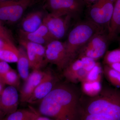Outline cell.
<instances>
[{"label":"cell","mask_w":120,"mask_h":120,"mask_svg":"<svg viewBox=\"0 0 120 120\" xmlns=\"http://www.w3.org/2000/svg\"><path fill=\"white\" fill-rule=\"evenodd\" d=\"M84 112L104 114L114 120H120V90L112 88L102 90L89 102Z\"/></svg>","instance_id":"cell-1"},{"label":"cell","mask_w":120,"mask_h":120,"mask_svg":"<svg viewBox=\"0 0 120 120\" xmlns=\"http://www.w3.org/2000/svg\"><path fill=\"white\" fill-rule=\"evenodd\" d=\"M102 30L107 31L87 19L76 24L64 42L71 62L75 59L80 50L90 39Z\"/></svg>","instance_id":"cell-2"},{"label":"cell","mask_w":120,"mask_h":120,"mask_svg":"<svg viewBox=\"0 0 120 120\" xmlns=\"http://www.w3.org/2000/svg\"><path fill=\"white\" fill-rule=\"evenodd\" d=\"M47 95L59 104L68 120H80L82 114L80 113L77 97L68 86L54 87Z\"/></svg>","instance_id":"cell-3"},{"label":"cell","mask_w":120,"mask_h":120,"mask_svg":"<svg viewBox=\"0 0 120 120\" xmlns=\"http://www.w3.org/2000/svg\"><path fill=\"white\" fill-rule=\"evenodd\" d=\"M86 6L82 0H44L43 8L54 15H68L75 19L79 17Z\"/></svg>","instance_id":"cell-4"},{"label":"cell","mask_w":120,"mask_h":120,"mask_svg":"<svg viewBox=\"0 0 120 120\" xmlns=\"http://www.w3.org/2000/svg\"><path fill=\"white\" fill-rule=\"evenodd\" d=\"M114 4V0H98L88 7L87 19L108 31Z\"/></svg>","instance_id":"cell-5"},{"label":"cell","mask_w":120,"mask_h":120,"mask_svg":"<svg viewBox=\"0 0 120 120\" xmlns=\"http://www.w3.org/2000/svg\"><path fill=\"white\" fill-rule=\"evenodd\" d=\"M38 0H0V20L10 23L19 21L28 8Z\"/></svg>","instance_id":"cell-6"},{"label":"cell","mask_w":120,"mask_h":120,"mask_svg":"<svg viewBox=\"0 0 120 120\" xmlns=\"http://www.w3.org/2000/svg\"><path fill=\"white\" fill-rule=\"evenodd\" d=\"M109 41L108 31H99L94 35L82 47L78 54L79 57H87L97 61L106 53Z\"/></svg>","instance_id":"cell-7"},{"label":"cell","mask_w":120,"mask_h":120,"mask_svg":"<svg viewBox=\"0 0 120 120\" xmlns=\"http://www.w3.org/2000/svg\"><path fill=\"white\" fill-rule=\"evenodd\" d=\"M45 61L55 65L60 71H63L71 62L65 42L53 40L45 46Z\"/></svg>","instance_id":"cell-8"},{"label":"cell","mask_w":120,"mask_h":120,"mask_svg":"<svg viewBox=\"0 0 120 120\" xmlns=\"http://www.w3.org/2000/svg\"><path fill=\"white\" fill-rule=\"evenodd\" d=\"M73 18L68 15L58 16L46 13L43 23L54 40H60L67 34Z\"/></svg>","instance_id":"cell-9"},{"label":"cell","mask_w":120,"mask_h":120,"mask_svg":"<svg viewBox=\"0 0 120 120\" xmlns=\"http://www.w3.org/2000/svg\"><path fill=\"white\" fill-rule=\"evenodd\" d=\"M20 45L26 50L30 68L34 70H40L46 64L45 46L43 45L19 39Z\"/></svg>","instance_id":"cell-10"},{"label":"cell","mask_w":120,"mask_h":120,"mask_svg":"<svg viewBox=\"0 0 120 120\" xmlns=\"http://www.w3.org/2000/svg\"><path fill=\"white\" fill-rule=\"evenodd\" d=\"M19 95L15 87L9 86L0 95V119H4L17 110Z\"/></svg>","instance_id":"cell-11"},{"label":"cell","mask_w":120,"mask_h":120,"mask_svg":"<svg viewBox=\"0 0 120 120\" xmlns=\"http://www.w3.org/2000/svg\"><path fill=\"white\" fill-rule=\"evenodd\" d=\"M40 102L38 112L41 115L53 120H68L59 104L48 95Z\"/></svg>","instance_id":"cell-12"},{"label":"cell","mask_w":120,"mask_h":120,"mask_svg":"<svg viewBox=\"0 0 120 120\" xmlns=\"http://www.w3.org/2000/svg\"><path fill=\"white\" fill-rule=\"evenodd\" d=\"M54 87L53 75L50 71L45 72L40 83L35 88L27 103L34 104L41 101Z\"/></svg>","instance_id":"cell-13"},{"label":"cell","mask_w":120,"mask_h":120,"mask_svg":"<svg viewBox=\"0 0 120 120\" xmlns=\"http://www.w3.org/2000/svg\"><path fill=\"white\" fill-rule=\"evenodd\" d=\"M45 72L41 70H34L30 73L20 91V101L27 102L44 76Z\"/></svg>","instance_id":"cell-14"},{"label":"cell","mask_w":120,"mask_h":120,"mask_svg":"<svg viewBox=\"0 0 120 120\" xmlns=\"http://www.w3.org/2000/svg\"><path fill=\"white\" fill-rule=\"evenodd\" d=\"M46 14L43 11L38 10L31 12L22 19L20 23V29L24 32H34L43 23Z\"/></svg>","instance_id":"cell-15"},{"label":"cell","mask_w":120,"mask_h":120,"mask_svg":"<svg viewBox=\"0 0 120 120\" xmlns=\"http://www.w3.org/2000/svg\"><path fill=\"white\" fill-rule=\"evenodd\" d=\"M120 35V0H114L112 15L109 24L108 36L110 41L118 38Z\"/></svg>","instance_id":"cell-16"},{"label":"cell","mask_w":120,"mask_h":120,"mask_svg":"<svg viewBox=\"0 0 120 120\" xmlns=\"http://www.w3.org/2000/svg\"><path fill=\"white\" fill-rule=\"evenodd\" d=\"M19 55L18 48L15 45L0 39V60L8 63L17 62Z\"/></svg>","instance_id":"cell-17"},{"label":"cell","mask_w":120,"mask_h":120,"mask_svg":"<svg viewBox=\"0 0 120 120\" xmlns=\"http://www.w3.org/2000/svg\"><path fill=\"white\" fill-rule=\"evenodd\" d=\"M18 48L19 55L17 62V69L20 77L26 81L30 74V62L25 48L22 46Z\"/></svg>","instance_id":"cell-18"},{"label":"cell","mask_w":120,"mask_h":120,"mask_svg":"<svg viewBox=\"0 0 120 120\" xmlns=\"http://www.w3.org/2000/svg\"><path fill=\"white\" fill-rule=\"evenodd\" d=\"M82 63L79 58L71 61L63 70V75L67 79L72 82L76 83L79 71L82 67Z\"/></svg>","instance_id":"cell-19"},{"label":"cell","mask_w":120,"mask_h":120,"mask_svg":"<svg viewBox=\"0 0 120 120\" xmlns=\"http://www.w3.org/2000/svg\"><path fill=\"white\" fill-rule=\"evenodd\" d=\"M19 36L20 39L42 45L45 46L50 42L42 37L41 34L36 31L32 32H26L19 30Z\"/></svg>","instance_id":"cell-20"},{"label":"cell","mask_w":120,"mask_h":120,"mask_svg":"<svg viewBox=\"0 0 120 120\" xmlns=\"http://www.w3.org/2000/svg\"><path fill=\"white\" fill-rule=\"evenodd\" d=\"M82 82V90L84 93L88 96L96 97L102 91L101 81L88 82Z\"/></svg>","instance_id":"cell-21"},{"label":"cell","mask_w":120,"mask_h":120,"mask_svg":"<svg viewBox=\"0 0 120 120\" xmlns=\"http://www.w3.org/2000/svg\"><path fill=\"white\" fill-rule=\"evenodd\" d=\"M35 110L31 107L30 109L17 110L6 117L5 120H33Z\"/></svg>","instance_id":"cell-22"},{"label":"cell","mask_w":120,"mask_h":120,"mask_svg":"<svg viewBox=\"0 0 120 120\" xmlns=\"http://www.w3.org/2000/svg\"><path fill=\"white\" fill-rule=\"evenodd\" d=\"M20 76L19 74L12 69L2 77V83L17 88L19 87L20 83Z\"/></svg>","instance_id":"cell-23"},{"label":"cell","mask_w":120,"mask_h":120,"mask_svg":"<svg viewBox=\"0 0 120 120\" xmlns=\"http://www.w3.org/2000/svg\"><path fill=\"white\" fill-rule=\"evenodd\" d=\"M103 72V69L101 67V64L97 62V64L94 68L87 73L85 79L82 82H92L101 81Z\"/></svg>","instance_id":"cell-24"},{"label":"cell","mask_w":120,"mask_h":120,"mask_svg":"<svg viewBox=\"0 0 120 120\" xmlns=\"http://www.w3.org/2000/svg\"><path fill=\"white\" fill-rule=\"evenodd\" d=\"M103 71L110 83L116 86L120 87V73L106 65H105Z\"/></svg>","instance_id":"cell-25"},{"label":"cell","mask_w":120,"mask_h":120,"mask_svg":"<svg viewBox=\"0 0 120 120\" xmlns=\"http://www.w3.org/2000/svg\"><path fill=\"white\" fill-rule=\"evenodd\" d=\"M103 62L106 65L120 63V48L106 52Z\"/></svg>","instance_id":"cell-26"},{"label":"cell","mask_w":120,"mask_h":120,"mask_svg":"<svg viewBox=\"0 0 120 120\" xmlns=\"http://www.w3.org/2000/svg\"><path fill=\"white\" fill-rule=\"evenodd\" d=\"M0 39L8 42L15 44V39L13 35L9 30L2 24V21L0 20Z\"/></svg>","instance_id":"cell-27"},{"label":"cell","mask_w":120,"mask_h":120,"mask_svg":"<svg viewBox=\"0 0 120 120\" xmlns=\"http://www.w3.org/2000/svg\"><path fill=\"white\" fill-rule=\"evenodd\" d=\"M80 120H114L109 116L101 114H91L84 112Z\"/></svg>","instance_id":"cell-28"},{"label":"cell","mask_w":120,"mask_h":120,"mask_svg":"<svg viewBox=\"0 0 120 120\" xmlns=\"http://www.w3.org/2000/svg\"><path fill=\"white\" fill-rule=\"evenodd\" d=\"M79 58L82 60V68L88 73L94 68L97 64V62L92 58L86 56L79 57Z\"/></svg>","instance_id":"cell-29"},{"label":"cell","mask_w":120,"mask_h":120,"mask_svg":"<svg viewBox=\"0 0 120 120\" xmlns=\"http://www.w3.org/2000/svg\"><path fill=\"white\" fill-rule=\"evenodd\" d=\"M11 69L8 62L0 60V77L1 79L4 75Z\"/></svg>","instance_id":"cell-30"},{"label":"cell","mask_w":120,"mask_h":120,"mask_svg":"<svg viewBox=\"0 0 120 120\" xmlns=\"http://www.w3.org/2000/svg\"><path fill=\"white\" fill-rule=\"evenodd\" d=\"M33 120H53L49 117L42 116L35 110V114Z\"/></svg>","instance_id":"cell-31"},{"label":"cell","mask_w":120,"mask_h":120,"mask_svg":"<svg viewBox=\"0 0 120 120\" xmlns=\"http://www.w3.org/2000/svg\"><path fill=\"white\" fill-rule=\"evenodd\" d=\"M107 65L120 73V63H115Z\"/></svg>","instance_id":"cell-32"},{"label":"cell","mask_w":120,"mask_h":120,"mask_svg":"<svg viewBox=\"0 0 120 120\" xmlns=\"http://www.w3.org/2000/svg\"><path fill=\"white\" fill-rule=\"evenodd\" d=\"M82 0L86 4V5L88 7L93 4L98 0Z\"/></svg>","instance_id":"cell-33"},{"label":"cell","mask_w":120,"mask_h":120,"mask_svg":"<svg viewBox=\"0 0 120 120\" xmlns=\"http://www.w3.org/2000/svg\"><path fill=\"white\" fill-rule=\"evenodd\" d=\"M4 84L0 82V95L3 91L4 88Z\"/></svg>","instance_id":"cell-34"},{"label":"cell","mask_w":120,"mask_h":120,"mask_svg":"<svg viewBox=\"0 0 120 120\" xmlns=\"http://www.w3.org/2000/svg\"><path fill=\"white\" fill-rule=\"evenodd\" d=\"M118 43H119V45H120V36H119V37H118Z\"/></svg>","instance_id":"cell-35"},{"label":"cell","mask_w":120,"mask_h":120,"mask_svg":"<svg viewBox=\"0 0 120 120\" xmlns=\"http://www.w3.org/2000/svg\"><path fill=\"white\" fill-rule=\"evenodd\" d=\"M0 82L1 83H2V84L3 83H2V79H1V77H0Z\"/></svg>","instance_id":"cell-36"},{"label":"cell","mask_w":120,"mask_h":120,"mask_svg":"<svg viewBox=\"0 0 120 120\" xmlns=\"http://www.w3.org/2000/svg\"><path fill=\"white\" fill-rule=\"evenodd\" d=\"M0 120H5L4 118V119H0Z\"/></svg>","instance_id":"cell-37"},{"label":"cell","mask_w":120,"mask_h":120,"mask_svg":"<svg viewBox=\"0 0 120 120\" xmlns=\"http://www.w3.org/2000/svg\"></svg>","instance_id":"cell-38"}]
</instances>
